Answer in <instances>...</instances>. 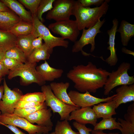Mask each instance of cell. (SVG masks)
<instances>
[{
  "mask_svg": "<svg viewBox=\"0 0 134 134\" xmlns=\"http://www.w3.org/2000/svg\"><path fill=\"white\" fill-rule=\"evenodd\" d=\"M94 127V130L118 129L120 131L122 129L120 123L116 121V118L112 117L102 119Z\"/></svg>",
  "mask_w": 134,
  "mask_h": 134,
  "instance_id": "83f0119b",
  "label": "cell"
},
{
  "mask_svg": "<svg viewBox=\"0 0 134 134\" xmlns=\"http://www.w3.org/2000/svg\"><path fill=\"white\" fill-rule=\"evenodd\" d=\"M4 58L14 59L21 64L25 63L27 58L24 53L19 48L15 47L6 51Z\"/></svg>",
  "mask_w": 134,
  "mask_h": 134,
  "instance_id": "f1b7e54d",
  "label": "cell"
},
{
  "mask_svg": "<svg viewBox=\"0 0 134 134\" xmlns=\"http://www.w3.org/2000/svg\"><path fill=\"white\" fill-rule=\"evenodd\" d=\"M74 1L73 0H55L53 8L48 12L46 18L56 21L69 19L72 15Z\"/></svg>",
  "mask_w": 134,
  "mask_h": 134,
  "instance_id": "30bf717a",
  "label": "cell"
},
{
  "mask_svg": "<svg viewBox=\"0 0 134 134\" xmlns=\"http://www.w3.org/2000/svg\"><path fill=\"white\" fill-rule=\"evenodd\" d=\"M33 28L32 23L21 20L15 25L10 32L17 37L32 34Z\"/></svg>",
  "mask_w": 134,
  "mask_h": 134,
  "instance_id": "4316f807",
  "label": "cell"
},
{
  "mask_svg": "<svg viewBox=\"0 0 134 134\" xmlns=\"http://www.w3.org/2000/svg\"><path fill=\"white\" fill-rule=\"evenodd\" d=\"M0 124L6 127L15 134H26L15 126L10 125H5L2 123Z\"/></svg>",
  "mask_w": 134,
  "mask_h": 134,
  "instance_id": "ab89813d",
  "label": "cell"
},
{
  "mask_svg": "<svg viewBox=\"0 0 134 134\" xmlns=\"http://www.w3.org/2000/svg\"><path fill=\"white\" fill-rule=\"evenodd\" d=\"M3 78L2 77H1L0 78V83L2 80L3 79Z\"/></svg>",
  "mask_w": 134,
  "mask_h": 134,
  "instance_id": "681fc988",
  "label": "cell"
},
{
  "mask_svg": "<svg viewBox=\"0 0 134 134\" xmlns=\"http://www.w3.org/2000/svg\"><path fill=\"white\" fill-rule=\"evenodd\" d=\"M6 51L0 48V61H1L5 57V53Z\"/></svg>",
  "mask_w": 134,
  "mask_h": 134,
  "instance_id": "bcb514c9",
  "label": "cell"
},
{
  "mask_svg": "<svg viewBox=\"0 0 134 134\" xmlns=\"http://www.w3.org/2000/svg\"><path fill=\"white\" fill-rule=\"evenodd\" d=\"M10 125L19 127L27 132L29 134L36 133L47 134L52 130V127H44L34 125L25 118L14 114H0V124Z\"/></svg>",
  "mask_w": 134,
  "mask_h": 134,
  "instance_id": "52a82bcc",
  "label": "cell"
},
{
  "mask_svg": "<svg viewBox=\"0 0 134 134\" xmlns=\"http://www.w3.org/2000/svg\"><path fill=\"white\" fill-rule=\"evenodd\" d=\"M1 61L6 67L9 70L22 64L14 59L10 58H4Z\"/></svg>",
  "mask_w": 134,
  "mask_h": 134,
  "instance_id": "e575fe53",
  "label": "cell"
},
{
  "mask_svg": "<svg viewBox=\"0 0 134 134\" xmlns=\"http://www.w3.org/2000/svg\"><path fill=\"white\" fill-rule=\"evenodd\" d=\"M50 53L49 49L44 43L40 48L34 50L27 58V61L30 63H36L42 60L49 59Z\"/></svg>",
  "mask_w": 134,
  "mask_h": 134,
  "instance_id": "cb8c5ba5",
  "label": "cell"
},
{
  "mask_svg": "<svg viewBox=\"0 0 134 134\" xmlns=\"http://www.w3.org/2000/svg\"><path fill=\"white\" fill-rule=\"evenodd\" d=\"M74 127L78 131L80 134H90L92 129L87 128L85 125L79 123L75 121L72 123Z\"/></svg>",
  "mask_w": 134,
  "mask_h": 134,
  "instance_id": "8d00e7d4",
  "label": "cell"
},
{
  "mask_svg": "<svg viewBox=\"0 0 134 134\" xmlns=\"http://www.w3.org/2000/svg\"><path fill=\"white\" fill-rule=\"evenodd\" d=\"M41 0H19L18 1L29 9L32 16H36V12Z\"/></svg>",
  "mask_w": 134,
  "mask_h": 134,
  "instance_id": "836d02e7",
  "label": "cell"
},
{
  "mask_svg": "<svg viewBox=\"0 0 134 134\" xmlns=\"http://www.w3.org/2000/svg\"><path fill=\"white\" fill-rule=\"evenodd\" d=\"M55 0H41L37 9L36 16L42 23L44 20L42 16L45 12L51 10L53 8V3Z\"/></svg>",
  "mask_w": 134,
  "mask_h": 134,
  "instance_id": "1f68e13d",
  "label": "cell"
},
{
  "mask_svg": "<svg viewBox=\"0 0 134 134\" xmlns=\"http://www.w3.org/2000/svg\"><path fill=\"white\" fill-rule=\"evenodd\" d=\"M131 67L130 63L123 62L116 70H113L110 72L104 86V95H108L110 91L117 86L134 84V76H130L128 73Z\"/></svg>",
  "mask_w": 134,
  "mask_h": 134,
  "instance_id": "3957f363",
  "label": "cell"
},
{
  "mask_svg": "<svg viewBox=\"0 0 134 134\" xmlns=\"http://www.w3.org/2000/svg\"><path fill=\"white\" fill-rule=\"evenodd\" d=\"M68 94L71 101L80 108L91 107L100 103L110 101L116 95L115 94L106 98H101L93 96L88 91L80 93L73 90L70 91Z\"/></svg>",
  "mask_w": 134,
  "mask_h": 134,
  "instance_id": "8fae6325",
  "label": "cell"
},
{
  "mask_svg": "<svg viewBox=\"0 0 134 134\" xmlns=\"http://www.w3.org/2000/svg\"><path fill=\"white\" fill-rule=\"evenodd\" d=\"M16 46L20 49L27 58L31 53L32 43L36 37L32 34L17 37Z\"/></svg>",
  "mask_w": 134,
  "mask_h": 134,
  "instance_id": "d4e9b609",
  "label": "cell"
},
{
  "mask_svg": "<svg viewBox=\"0 0 134 134\" xmlns=\"http://www.w3.org/2000/svg\"><path fill=\"white\" fill-rule=\"evenodd\" d=\"M18 16L12 12H0V29L10 31L16 24L21 21Z\"/></svg>",
  "mask_w": 134,
  "mask_h": 134,
  "instance_id": "7402d4cb",
  "label": "cell"
},
{
  "mask_svg": "<svg viewBox=\"0 0 134 134\" xmlns=\"http://www.w3.org/2000/svg\"><path fill=\"white\" fill-rule=\"evenodd\" d=\"M42 40L41 37L39 36L33 40L32 43L31 53L34 50L42 46L43 44Z\"/></svg>",
  "mask_w": 134,
  "mask_h": 134,
  "instance_id": "f35d334b",
  "label": "cell"
},
{
  "mask_svg": "<svg viewBox=\"0 0 134 134\" xmlns=\"http://www.w3.org/2000/svg\"><path fill=\"white\" fill-rule=\"evenodd\" d=\"M122 52L131 55L133 56H134V52L133 51L130 50L125 47H123L121 49Z\"/></svg>",
  "mask_w": 134,
  "mask_h": 134,
  "instance_id": "ee69618b",
  "label": "cell"
},
{
  "mask_svg": "<svg viewBox=\"0 0 134 134\" xmlns=\"http://www.w3.org/2000/svg\"><path fill=\"white\" fill-rule=\"evenodd\" d=\"M116 95L113 99L117 108L121 104L134 101V84L123 85L116 90Z\"/></svg>",
  "mask_w": 134,
  "mask_h": 134,
  "instance_id": "2e32d148",
  "label": "cell"
},
{
  "mask_svg": "<svg viewBox=\"0 0 134 134\" xmlns=\"http://www.w3.org/2000/svg\"><path fill=\"white\" fill-rule=\"evenodd\" d=\"M17 39L10 31L0 29V48L5 51L16 46Z\"/></svg>",
  "mask_w": 134,
  "mask_h": 134,
  "instance_id": "484cf974",
  "label": "cell"
},
{
  "mask_svg": "<svg viewBox=\"0 0 134 134\" xmlns=\"http://www.w3.org/2000/svg\"><path fill=\"white\" fill-rule=\"evenodd\" d=\"M98 119L91 107L80 108L72 111L68 121L73 120L82 124H90L94 127L97 124Z\"/></svg>",
  "mask_w": 134,
  "mask_h": 134,
  "instance_id": "4fadbf2b",
  "label": "cell"
},
{
  "mask_svg": "<svg viewBox=\"0 0 134 134\" xmlns=\"http://www.w3.org/2000/svg\"><path fill=\"white\" fill-rule=\"evenodd\" d=\"M105 21L104 19L102 21L100 20L93 27L87 29H83L82 35L79 39L74 42L72 48V52L77 53L81 51L84 56L91 55L94 56L84 51L83 48L86 45L90 44L91 45L90 52H92L94 51L95 48V37L98 34L101 32L100 29Z\"/></svg>",
  "mask_w": 134,
  "mask_h": 134,
  "instance_id": "ba28073f",
  "label": "cell"
},
{
  "mask_svg": "<svg viewBox=\"0 0 134 134\" xmlns=\"http://www.w3.org/2000/svg\"><path fill=\"white\" fill-rule=\"evenodd\" d=\"M83 6L89 7L92 5L98 6L101 5L104 2V0H78Z\"/></svg>",
  "mask_w": 134,
  "mask_h": 134,
  "instance_id": "74e56055",
  "label": "cell"
},
{
  "mask_svg": "<svg viewBox=\"0 0 134 134\" xmlns=\"http://www.w3.org/2000/svg\"><path fill=\"white\" fill-rule=\"evenodd\" d=\"M110 72L89 62L87 65L73 66L67 74L74 84V88L82 93H95L104 87Z\"/></svg>",
  "mask_w": 134,
  "mask_h": 134,
  "instance_id": "6da1fadb",
  "label": "cell"
},
{
  "mask_svg": "<svg viewBox=\"0 0 134 134\" xmlns=\"http://www.w3.org/2000/svg\"><path fill=\"white\" fill-rule=\"evenodd\" d=\"M47 134H55V133L54 132H53L50 133H49Z\"/></svg>",
  "mask_w": 134,
  "mask_h": 134,
  "instance_id": "c3c4849f",
  "label": "cell"
},
{
  "mask_svg": "<svg viewBox=\"0 0 134 134\" xmlns=\"http://www.w3.org/2000/svg\"><path fill=\"white\" fill-rule=\"evenodd\" d=\"M31 134H47L45 133H34Z\"/></svg>",
  "mask_w": 134,
  "mask_h": 134,
  "instance_id": "7dc6e473",
  "label": "cell"
},
{
  "mask_svg": "<svg viewBox=\"0 0 134 134\" xmlns=\"http://www.w3.org/2000/svg\"><path fill=\"white\" fill-rule=\"evenodd\" d=\"M41 90L45 95L46 105L50 107L53 113H56L59 114L61 121H68L71 113L80 108L76 105L67 104L60 100L54 95L49 85L41 86Z\"/></svg>",
  "mask_w": 134,
  "mask_h": 134,
  "instance_id": "8992f818",
  "label": "cell"
},
{
  "mask_svg": "<svg viewBox=\"0 0 134 134\" xmlns=\"http://www.w3.org/2000/svg\"><path fill=\"white\" fill-rule=\"evenodd\" d=\"M117 32L120 34L122 45L124 46H127L131 38L134 36V25L123 20Z\"/></svg>",
  "mask_w": 134,
  "mask_h": 134,
  "instance_id": "603a6c76",
  "label": "cell"
},
{
  "mask_svg": "<svg viewBox=\"0 0 134 134\" xmlns=\"http://www.w3.org/2000/svg\"><path fill=\"white\" fill-rule=\"evenodd\" d=\"M102 130H92L91 131V134H119V132L109 133H106L104 132Z\"/></svg>",
  "mask_w": 134,
  "mask_h": 134,
  "instance_id": "b9f144b4",
  "label": "cell"
},
{
  "mask_svg": "<svg viewBox=\"0 0 134 134\" xmlns=\"http://www.w3.org/2000/svg\"><path fill=\"white\" fill-rule=\"evenodd\" d=\"M55 134H80L78 132L72 130L71 126L67 120L58 121L56 125Z\"/></svg>",
  "mask_w": 134,
  "mask_h": 134,
  "instance_id": "f546056e",
  "label": "cell"
},
{
  "mask_svg": "<svg viewBox=\"0 0 134 134\" xmlns=\"http://www.w3.org/2000/svg\"><path fill=\"white\" fill-rule=\"evenodd\" d=\"M37 63L27 61L25 63L20 64L14 69L9 70L8 76L9 79L20 76L22 83L27 85L35 83L40 86L44 85L45 82L42 79L36 69Z\"/></svg>",
  "mask_w": 134,
  "mask_h": 134,
  "instance_id": "277c9868",
  "label": "cell"
},
{
  "mask_svg": "<svg viewBox=\"0 0 134 134\" xmlns=\"http://www.w3.org/2000/svg\"><path fill=\"white\" fill-rule=\"evenodd\" d=\"M3 81L4 92L3 98L0 101V110L2 114H13L15 106L23 95L18 92L11 90L5 78Z\"/></svg>",
  "mask_w": 134,
  "mask_h": 134,
  "instance_id": "7c38bea8",
  "label": "cell"
},
{
  "mask_svg": "<svg viewBox=\"0 0 134 134\" xmlns=\"http://www.w3.org/2000/svg\"><path fill=\"white\" fill-rule=\"evenodd\" d=\"M4 88L3 85L0 86V101L2 100L4 94Z\"/></svg>",
  "mask_w": 134,
  "mask_h": 134,
  "instance_id": "f6af8a7d",
  "label": "cell"
},
{
  "mask_svg": "<svg viewBox=\"0 0 134 134\" xmlns=\"http://www.w3.org/2000/svg\"><path fill=\"white\" fill-rule=\"evenodd\" d=\"M47 108V106L44 102L33 107L25 109H15L13 114L20 117L25 118L38 110Z\"/></svg>",
  "mask_w": 134,
  "mask_h": 134,
  "instance_id": "4dcf8cb0",
  "label": "cell"
},
{
  "mask_svg": "<svg viewBox=\"0 0 134 134\" xmlns=\"http://www.w3.org/2000/svg\"><path fill=\"white\" fill-rule=\"evenodd\" d=\"M110 0H105L100 6L93 8L83 6L78 1L75 0L72 11L76 18L79 30H82L94 26L108 9Z\"/></svg>",
  "mask_w": 134,
  "mask_h": 134,
  "instance_id": "7a4b0ae2",
  "label": "cell"
},
{
  "mask_svg": "<svg viewBox=\"0 0 134 134\" xmlns=\"http://www.w3.org/2000/svg\"><path fill=\"white\" fill-rule=\"evenodd\" d=\"M116 103L113 100L94 105L92 108L98 119L112 117L113 115L116 114Z\"/></svg>",
  "mask_w": 134,
  "mask_h": 134,
  "instance_id": "ac0fdd59",
  "label": "cell"
},
{
  "mask_svg": "<svg viewBox=\"0 0 134 134\" xmlns=\"http://www.w3.org/2000/svg\"><path fill=\"white\" fill-rule=\"evenodd\" d=\"M52 110L49 108L38 110L29 115L25 118L31 123L37 124V125L44 127H52L53 125L51 118Z\"/></svg>",
  "mask_w": 134,
  "mask_h": 134,
  "instance_id": "9a60e30c",
  "label": "cell"
},
{
  "mask_svg": "<svg viewBox=\"0 0 134 134\" xmlns=\"http://www.w3.org/2000/svg\"><path fill=\"white\" fill-rule=\"evenodd\" d=\"M20 100L42 103L45 102V97L42 92L28 93L23 95Z\"/></svg>",
  "mask_w": 134,
  "mask_h": 134,
  "instance_id": "d6a6232c",
  "label": "cell"
},
{
  "mask_svg": "<svg viewBox=\"0 0 134 134\" xmlns=\"http://www.w3.org/2000/svg\"><path fill=\"white\" fill-rule=\"evenodd\" d=\"M2 75L0 73V78L2 77Z\"/></svg>",
  "mask_w": 134,
  "mask_h": 134,
  "instance_id": "f907efd6",
  "label": "cell"
},
{
  "mask_svg": "<svg viewBox=\"0 0 134 134\" xmlns=\"http://www.w3.org/2000/svg\"><path fill=\"white\" fill-rule=\"evenodd\" d=\"M40 103L38 102L19 100L16 104L15 109H25L37 106Z\"/></svg>",
  "mask_w": 134,
  "mask_h": 134,
  "instance_id": "d590c367",
  "label": "cell"
},
{
  "mask_svg": "<svg viewBox=\"0 0 134 134\" xmlns=\"http://www.w3.org/2000/svg\"><path fill=\"white\" fill-rule=\"evenodd\" d=\"M125 120L119 118L120 124L122 134H134V103L128 107L127 112L124 115Z\"/></svg>",
  "mask_w": 134,
  "mask_h": 134,
  "instance_id": "ffe728a7",
  "label": "cell"
},
{
  "mask_svg": "<svg viewBox=\"0 0 134 134\" xmlns=\"http://www.w3.org/2000/svg\"><path fill=\"white\" fill-rule=\"evenodd\" d=\"M0 12H11L9 9L0 0Z\"/></svg>",
  "mask_w": 134,
  "mask_h": 134,
  "instance_id": "7bdbcfd3",
  "label": "cell"
},
{
  "mask_svg": "<svg viewBox=\"0 0 134 134\" xmlns=\"http://www.w3.org/2000/svg\"><path fill=\"white\" fill-rule=\"evenodd\" d=\"M9 70L4 66L1 61H0V73L4 76L8 75Z\"/></svg>",
  "mask_w": 134,
  "mask_h": 134,
  "instance_id": "60d3db41",
  "label": "cell"
},
{
  "mask_svg": "<svg viewBox=\"0 0 134 134\" xmlns=\"http://www.w3.org/2000/svg\"><path fill=\"white\" fill-rule=\"evenodd\" d=\"M36 69L42 80L51 81L61 77L64 72L61 69L56 68L50 66L46 60L36 67Z\"/></svg>",
  "mask_w": 134,
  "mask_h": 134,
  "instance_id": "e0dca14e",
  "label": "cell"
},
{
  "mask_svg": "<svg viewBox=\"0 0 134 134\" xmlns=\"http://www.w3.org/2000/svg\"><path fill=\"white\" fill-rule=\"evenodd\" d=\"M32 23L33 26L32 34L37 38L41 37L48 47L50 53L53 52V48L57 46H62L67 48L68 41L61 37L55 36L50 33L49 29L41 22L36 16L33 15Z\"/></svg>",
  "mask_w": 134,
  "mask_h": 134,
  "instance_id": "5b68a950",
  "label": "cell"
},
{
  "mask_svg": "<svg viewBox=\"0 0 134 134\" xmlns=\"http://www.w3.org/2000/svg\"><path fill=\"white\" fill-rule=\"evenodd\" d=\"M0 114H1V112L0 111Z\"/></svg>",
  "mask_w": 134,
  "mask_h": 134,
  "instance_id": "816d5d0a",
  "label": "cell"
},
{
  "mask_svg": "<svg viewBox=\"0 0 134 134\" xmlns=\"http://www.w3.org/2000/svg\"><path fill=\"white\" fill-rule=\"evenodd\" d=\"M118 23V19L116 18L114 19L112 21L113 25L112 28L107 31L109 36L108 41L107 42L109 46L107 49L110 50V54L105 60H103L111 66L116 65L118 60L116 53V49L115 48V40Z\"/></svg>",
  "mask_w": 134,
  "mask_h": 134,
  "instance_id": "5bb4252c",
  "label": "cell"
},
{
  "mask_svg": "<svg viewBox=\"0 0 134 134\" xmlns=\"http://www.w3.org/2000/svg\"><path fill=\"white\" fill-rule=\"evenodd\" d=\"M0 0L17 15L22 21L32 23V17L31 13L27 10L19 1L16 0Z\"/></svg>",
  "mask_w": 134,
  "mask_h": 134,
  "instance_id": "44dd1931",
  "label": "cell"
},
{
  "mask_svg": "<svg viewBox=\"0 0 134 134\" xmlns=\"http://www.w3.org/2000/svg\"><path fill=\"white\" fill-rule=\"evenodd\" d=\"M53 33L60 35L64 39H68L75 42L80 34L76 20L70 19L56 21L48 26Z\"/></svg>",
  "mask_w": 134,
  "mask_h": 134,
  "instance_id": "9c48e42d",
  "label": "cell"
},
{
  "mask_svg": "<svg viewBox=\"0 0 134 134\" xmlns=\"http://www.w3.org/2000/svg\"><path fill=\"white\" fill-rule=\"evenodd\" d=\"M70 85L69 82H53L49 85L53 94L59 100L67 104L76 105L71 101L67 92Z\"/></svg>",
  "mask_w": 134,
  "mask_h": 134,
  "instance_id": "d6986e66",
  "label": "cell"
}]
</instances>
